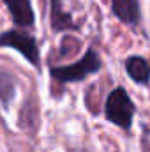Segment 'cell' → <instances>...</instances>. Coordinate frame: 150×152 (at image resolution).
Instances as JSON below:
<instances>
[{
	"instance_id": "obj_3",
	"label": "cell",
	"mask_w": 150,
	"mask_h": 152,
	"mask_svg": "<svg viewBox=\"0 0 150 152\" xmlns=\"http://www.w3.org/2000/svg\"><path fill=\"white\" fill-rule=\"evenodd\" d=\"M2 46H9L18 50L32 66L39 67V48H37V41L36 37H32L30 34H25L21 30H7L0 34V48Z\"/></svg>"
},
{
	"instance_id": "obj_5",
	"label": "cell",
	"mask_w": 150,
	"mask_h": 152,
	"mask_svg": "<svg viewBox=\"0 0 150 152\" xmlns=\"http://www.w3.org/2000/svg\"><path fill=\"white\" fill-rule=\"evenodd\" d=\"M111 11L122 23L136 25L140 21L138 0H111Z\"/></svg>"
},
{
	"instance_id": "obj_7",
	"label": "cell",
	"mask_w": 150,
	"mask_h": 152,
	"mask_svg": "<svg viewBox=\"0 0 150 152\" xmlns=\"http://www.w3.org/2000/svg\"><path fill=\"white\" fill-rule=\"evenodd\" d=\"M51 27L53 30H76L73 16L64 11L60 0H51Z\"/></svg>"
},
{
	"instance_id": "obj_2",
	"label": "cell",
	"mask_w": 150,
	"mask_h": 152,
	"mask_svg": "<svg viewBox=\"0 0 150 152\" xmlns=\"http://www.w3.org/2000/svg\"><path fill=\"white\" fill-rule=\"evenodd\" d=\"M101 69V58L94 50H88L76 64L73 66H64V67H51L50 73L57 81L62 83H74L81 81L87 76L94 75Z\"/></svg>"
},
{
	"instance_id": "obj_8",
	"label": "cell",
	"mask_w": 150,
	"mask_h": 152,
	"mask_svg": "<svg viewBox=\"0 0 150 152\" xmlns=\"http://www.w3.org/2000/svg\"><path fill=\"white\" fill-rule=\"evenodd\" d=\"M145 152H150V145H149V147H147V151H145Z\"/></svg>"
},
{
	"instance_id": "obj_1",
	"label": "cell",
	"mask_w": 150,
	"mask_h": 152,
	"mask_svg": "<svg viewBox=\"0 0 150 152\" xmlns=\"http://www.w3.org/2000/svg\"><path fill=\"white\" fill-rule=\"evenodd\" d=\"M134 113H136V106L124 87H117L108 94L104 104V115L110 122L122 129H131Z\"/></svg>"
},
{
	"instance_id": "obj_4",
	"label": "cell",
	"mask_w": 150,
	"mask_h": 152,
	"mask_svg": "<svg viewBox=\"0 0 150 152\" xmlns=\"http://www.w3.org/2000/svg\"><path fill=\"white\" fill-rule=\"evenodd\" d=\"M4 4L9 7V12L12 16V21L20 27H32L34 25V11L30 5V0H4Z\"/></svg>"
},
{
	"instance_id": "obj_6",
	"label": "cell",
	"mask_w": 150,
	"mask_h": 152,
	"mask_svg": "<svg viewBox=\"0 0 150 152\" xmlns=\"http://www.w3.org/2000/svg\"><path fill=\"white\" fill-rule=\"evenodd\" d=\"M125 71L131 76L133 81L147 85L150 81V64L143 58V57H129L125 60Z\"/></svg>"
}]
</instances>
